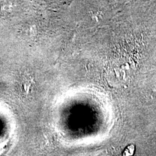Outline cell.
<instances>
[{"label":"cell","mask_w":156,"mask_h":156,"mask_svg":"<svg viewBox=\"0 0 156 156\" xmlns=\"http://www.w3.org/2000/svg\"><path fill=\"white\" fill-rule=\"evenodd\" d=\"M134 151H135V147H134V145H131L128 146L126 150L124 151V152L123 153V155L124 156H131L134 154Z\"/></svg>","instance_id":"obj_1"}]
</instances>
